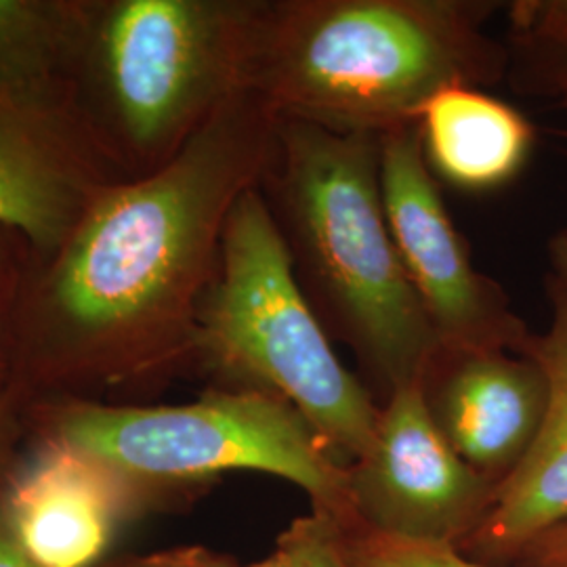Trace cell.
<instances>
[{"label": "cell", "mask_w": 567, "mask_h": 567, "mask_svg": "<svg viewBox=\"0 0 567 567\" xmlns=\"http://www.w3.org/2000/svg\"><path fill=\"white\" fill-rule=\"evenodd\" d=\"M194 365L217 389L292 405L344 466L374 437L381 404L339 360L305 301L261 187L227 217L219 267L198 309Z\"/></svg>", "instance_id": "cell-5"}, {"label": "cell", "mask_w": 567, "mask_h": 567, "mask_svg": "<svg viewBox=\"0 0 567 567\" xmlns=\"http://www.w3.org/2000/svg\"><path fill=\"white\" fill-rule=\"evenodd\" d=\"M0 567H37L21 550L16 538L0 532Z\"/></svg>", "instance_id": "cell-23"}, {"label": "cell", "mask_w": 567, "mask_h": 567, "mask_svg": "<svg viewBox=\"0 0 567 567\" xmlns=\"http://www.w3.org/2000/svg\"><path fill=\"white\" fill-rule=\"evenodd\" d=\"M265 0H93L74 107L121 182L171 163L250 89Z\"/></svg>", "instance_id": "cell-4"}, {"label": "cell", "mask_w": 567, "mask_h": 567, "mask_svg": "<svg viewBox=\"0 0 567 567\" xmlns=\"http://www.w3.org/2000/svg\"><path fill=\"white\" fill-rule=\"evenodd\" d=\"M347 473L355 524L452 547L482 526L498 489L442 437L419 383L381 404L374 437Z\"/></svg>", "instance_id": "cell-8"}, {"label": "cell", "mask_w": 567, "mask_h": 567, "mask_svg": "<svg viewBox=\"0 0 567 567\" xmlns=\"http://www.w3.org/2000/svg\"><path fill=\"white\" fill-rule=\"evenodd\" d=\"M545 292L550 324L524 353L547 374L545 421L524 463L496 489L482 526L458 547L487 566H511L532 538L567 519V288L547 276Z\"/></svg>", "instance_id": "cell-12"}, {"label": "cell", "mask_w": 567, "mask_h": 567, "mask_svg": "<svg viewBox=\"0 0 567 567\" xmlns=\"http://www.w3.org/2000/svg\"><path fill=\"white\" fill-rule=\"evenodd\" d=\"M32 261L34 252L20 231L0 225V368H4L11 326Z\"/></svg>", "instance_id": "cell-18"}, {"label": "cell", "mask_w": 567, "mask_h": 567, "mask_svg": "<svg viewBox=\"0 0 567 567\" xmlns=\"http://www.w3.org/2000/svg\"><path fill=\"white\" fill-rule=\"evenodd\" d=\"M419 385L442 437L496 487L524 463L547 414L545 370L505 349L440 347Z\"/></svg>", "instance_id": "cell-10"}, {"label": "cell", "mask_w": 567, "mask_h": 567, "mask_svg": "<svg viewBox=\"0 0 567 567\" xmlns=\"http://www.w3.org/2000/svg\"><path fill=\"white\" fill-rule=\"evenodd\" d=\"M561 107L567 110V100L559 102ZM548 265L550 271L547 276L555 278L557 282L564 284L567 288V229L557 231L550 240H548Z\"/></svg>", "instance_id": "cell-22"}, {"label": "cell", "mask_w": 567, "mask_h": 567, "mask_svg": "<svg viewBox=\"0 0 567 567\" xmlns=\"http://www.w3.org/2000/svg\"><path fill=\"white\" fill-rule=\"evenodd\" d=\"M91 2L0 0V86L74 107L72 84Z\"/></svg>", "instance_id": "cell-14"}, {"label": "cell", "mask_w": 567, "mask_h": 567, "mask_svg": "<svg viewBox=\"0 0 567 567\" xmlns=\"http://www.w3.org/2000/svg\"><path fill=\"white\" fill-rule=\"evenodd\" d=\"M47 435L147 486H189L231 471L280 477L313 511L355 524L347 466L303 416L259 391L217 389L183 405L70 400L44 408Z\"/></svg>", "instance_id": "cell-6"}, {"label": "cell", "mask_w": 567, "mask_h": 567, "mask_svg": "<svg viewBox=\"0 0 567 567\" xmlns=\"http://www.w3.org/2000/svg\"><path fill=\"white\" fill-rule=\"evenodd\" d=\"M507 18L508 39L567 44V0H517Z\"/></svg>", "instance_id": "cell-19"}, {"label": "cell", "mask_w": 567, "mask_h": 567, "mask_svg": "<svg viewBox=\"0 0 567 567\" xmlns=\"http://www.w3.org/2000/svg\"><path fill=\"white\" fill-rule=\"evenodd\" d=\"M278 121L248 89L161 171L103 187L60 248L28 269L9 383H122L194 365L227 217L264 182Z\"/></svg>", "instance_id": "cell-1"}, {"label": "cell", "mask_w": 567, "mask_h": 567, "mask_svg": "<svg viewBox=\"0 0 567 567\" xmlns=\"http://www.w3.org/2000/svg\"><path fill=\"white\" fill-rule=\"evenodd\" d=\"M487 0H265L250 91L290 121L339 133L416 124L452 86L507 81Z\"/></svg>", "instance_id": "cell-3"}, {"label": "cell", "mask_w": 567, "mask_h": 567, "mask_svg": "<svg viewBox=\"0 0 567 567\" xmlns=\"http://www.w3.org/2000/svg\"><path fill=\"white\" fill-rule=\"evenodd\" d=\"M248 567H353L344 553L343 527L322 511L295 519L276 548Z\"/></svg>", "instance_id": "cell-16"}, {"label": "cell", "mask_w": 567, "mask_h": 567, "mask_svg": "<svg viewBox=\"0 0 567 567\" xmlns=\"http://www.w3.org/2000/svg\"><path fill=\"white\" fill-rule=\"evenodd\" d=\"M142 567H248L238 566L234 561H227L224 557H217L204 548H185L177 553H168L163 557H156Z\"/></svg>", "instance_id": "cell-21"}, {"label": "cell", "mask_w": 567, "mask_h": 567, "mask_svg": "<svg viewBox=\"0 0 567 567\" xmlns=\"http://www.w3.org/2000/svg\"><path fill=\"white\" fill-rule=\"evenodd\" d=\"M259 187L305 301L377 402L419 383L440 341L386 221L381 135L280 118Z\"/></svg>", "instance_id": "cell-2"}, {"label": "cell", "mask_w": 567, "mask_h": 567, "mask_svg": "<svg viewBox=\"0 0 567 567\" xmlns=\"http://www.w3.org/2000/svg\"><path fill=\"white\" fill-rule=\"evenodd\" d=\"M341 527L344 553L353 567H496L475 561L452 545L395 538L360 524Z\"/></svg>", "instance_id": "cell-15"}, {"label": "cell", "mask_w": 567, "mask_h": 567, "mask_svg": "<svg viewBox=\"0 0 567 567\" xmlns=\"http://www.w3.org/2000/svg\"><path fill=\"white\" fill-rule=\"evenodd\" d=\"M0 372H2V368H0Z\"/></svg>", "instance_id": "cell-25"}, {"label": "cell", "mask_w": 567, "mask_h": 567, "mask_svg": "<svg viewBox=\"0 0 567 567\" xmlns=\"http://www.w3.org/2000/svg\"><path fill=\"white\" fill-rule=\"evenodd\" d=\"M416 128L433 177L466 194H489L515 182L536 143L534 124L517 107L473 86L437 93Z\"/></svg>", "instance_id": "cell-13"}, {"label": "cell", "mask_w": 567, "mask_h": 567, "mask_svg": "<svg viewBox=\"0 0 567 567\" xmlns=\"http://www.w3.org/2000/svg\"><path fill=\"white\" fill-rule=\"evenodd\" d=\"M507 84L519 95L567 100V44L507 39Z\"/></svg>", "instance_id": "cell-17"}, {"label": "cell", "mask_w": 567, "mask_h": 567, "mask_svg": "<svg viewBox=\"0 0 567 567\" xmlns=\"http://www.w3.org/2000/svg\"><path fill=\"white\" fill-rule=\"evenodd\" d=\"M381 189L391 236L440 347L524 355L536 332L507 290L473 264L426 166L416 124L381 135Z\"/></svg>", "instance_id": "cell-7"}, {"label": "cell", "mask_w": 567, "mask_h": 567, "mask_svg": "<svg viewBox=\"0 0 567 567\" xmlns=\"http://www.w3.org/2000/svg\"><path fill=\"white\" fill-rule=\"evenodd\" d=\"M13 385L9 383L7 374L0 372V446H2V437H4V426H7V412H9V400L7 395H11Z\"/></svg>", "instance_id": "cell-24"}, {"label": "cell", "mask_w": 567, "mask_h": 567, "mask_svg": "<svg viewBox=\"0 0 567 567\" xmlns=\"http://www.w3.org/2000/svg\"><path fill=\"white\" fill-rule=\"evenodd\" d=\"M121 182L70 103L0 86V225L49 257L110 183Z\"/></svg>", "instance_id": "cell-9"}, {"label": "cell", "mask_w": 567, "mask_h": 567, "mask_svg": "<svg viewBox=\"0 0 567 567\" xmlns=\"http://www.w3.org/2000/svg\"><path fill=\"white\" fill-rule=\"evenodd\" d=\"M508 567H567V519L532 538Z\"/></svg>", "instance_id": "cell-20"}, {"label": "cell", "mask_w": 567, "mask_h": 567, "mask_svg": "<svg viewBox=\"0 0 567 567\" xmlns=\"http://www.w3.org/2000/svg\"><path fill=\"white\" fill-rule=\"evenodd\" d=\"M137 484L61 440H44L9 496L13 538L37 567H91Z\"/></svg>", "instance_id": "cell-11"}]
</instances>
